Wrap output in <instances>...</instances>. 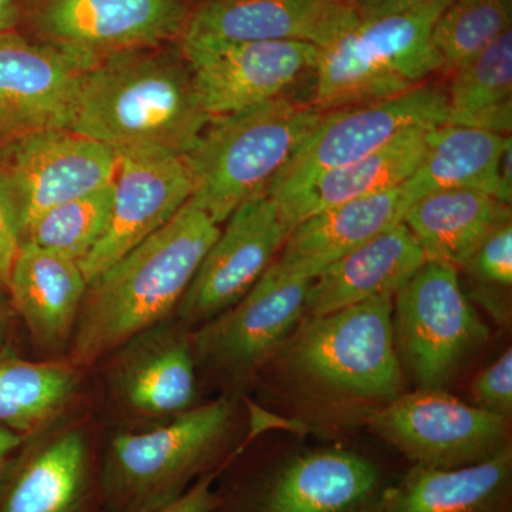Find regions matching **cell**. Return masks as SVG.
I'll list each match as a JSON object with an SVG mask.
<instances>
[{
  "mask_svg": "<svg viewBox=\"0 0 512 512\" xmlns=\"http://www.w3.org/2000/svg\"><path fill=\"white\" fill-rule=\"evenodd\" d=\"M474 406L485 412L510 420L512 414V352L503 355L485 367L470 387Z\"/></svg>",
  "mask_w": 512,
  "mask_h": 512,
  "instance_id": "d6a6232c",
  "label": "cell"
},
{
  "mask_svg": "<svg viewBox=\"0 0 512 512\" xmlns=\"http://www.w3.org/2000/svg\"><path fill=\"white\" fill-rule=\"evenodd\" d=\"M113 210V184L56 205L20 235V244L49 249L82 264L106 234Z\"/></svg>",
  "mask_w": 512,
  "mask_h": 512,
  "instance_id": "f546056e",
  "label": "cell"
},
{
  "mask_svg": "<svg viewBox=\"0 0 512 512\" xmlns=\"http://www.w3.org/2000/svg\"><path fill=\"white\" fill-rule=\"evenodd\" d=\"M190 2L192 3V5H195V3L202 2V0H190Z\"/></svg>",
  "mask_w": 512,
  "mask_h": 512,
  "instance_id": "60d3db41",
  "label": "cell"
},
{
  "mask_svg": "<svg viewBox=\"0 0 512 512\" xmlns=\"http://www.w3.org/2000/svg\"><path fill=\"white\" fill-rule=\"evenodd\" d=\"M498 177H500L501 197L505 204L512 201V138H508L503 154L498 164Z\"/></svg>",
  "mask_w": 512,
  "mask_h": 512,
  "instance_id": "8d00e7d4",
  "label": "cell"
},
{
  "mask_svg": "<svg viewBox=\"0 0 512 512\" xmlns=\"http://www.w3.org/2000/svg\"><path fill=\"white\" fill-rule=\"evenodd\" d=\"M225 222L178 305L185 325L201 326L244 298L274 264L292 231L266 192L242 202Z\"/></svg>",
  "mask_w": 512,
  "mask_h": 512,
  "instance_id": "4fadbf2b",
  "label": "cell"
},
{
  "mask_svg": "<svg viewBox=\"0 0 512 512\" xmlns=\"http://www.w3.org/2000/svg\"><path fill=\"white\" fill-rule=\"evenodd\" d=\"M20 245L18 222L0 174V288L6 286L10 266Z\"/></svg>",
  "mask_w": 512,
  "mask_h": 512,
  "instance_id": "836d02e7",
  "label": "cell"
},
{
  "mask_svg": "<svg viewBox=\"0 0 512 512\" xmlns=\"http://www.w3.org/2000/svg\"><path fill=\"white\" fill-rule=\"evenodd\" d=\"M345 2H348V0H345Z\"/></svg>",
  "mask_w": 512,
  "mask_h": 512,
  "instance_id": "b9f144b4",
  "label": "cell"
},
{
  "mask_svg": "<svg viewBox=\"0 0 512 512\" xmlns=\"http://www.w3.org/2000/svg\"><path fill=\"white\" fill-rule=\"evenodd\" d=\"M512 448L457 468L413 467L384 488L377 512H507Z\"/></svg>",
  "mask_w": 512,
  "mask_h": 512,
  "instance_id": "cb8c5ba5",
  "label": "cell"
},
{
  "mask_svg": "<svg viewBox=\"0 0 512 512\" xmlns=\"http://www.w3.org/2000/svg\"><path fill=\"white\" fill-rule=\"evenodd\" d=\"M510 137L456 124L431 127L424 156L404 181V192L412 204L443 190L483 191L503 201L498 164Z\"/></svg>",
  "mask_w": 512,
  "mask_h": 512,
  "instance_id": "4316f807",
  "label": "cell"
},
{
  "mask_svg": "<svg viewBox=\"0 0 512 512\" xmlns=\"http://www.w3.org/2000/svg\"><path fill=\"white\" fill-rule=\"evenodd\" d=\"M87 490V441L62 431L23 451L0 478V512H83Z\"/></svg>",
  "mask_w": 512,
  "mask_h": 512,
  "instance_id": "603a6c76",
  "label": "cell"
},
{
  "mask_svg": "<svg viewBox=\"0 0 512 512\" xmlns=\"http://www.w3.org/2000/svg\"><path fill=\"white\" fill-rule=\"evenodd\" d=\"M365 421L416 466H470L511 446L510 420L461 402L446 390L399 394L367 413Z\"/></svg>",
  "mask_w": 512,
  "mask_h": 512,
  "instance_id": "30bf717a",
  "label": "cell"
},
{
  "mask_svg": "<svg viewBox=\"0 0 512 512\" xmlns=\"http://www.w3.org/2000/svg\"><path fill=\"white\" fill-rule=\"evenodd\" d=\"M86 67L18 32L0 36V137L72 126Z\"/></svg>",
  "mask_w": 512,
  "mask_h": 512,
  "instance_id": "2e32d148",
  "label": "cell"
},
{
  "mask_svg": "<svg viewBox=\"0 0 512 512\" xmlns=\"http://www.w3.org/2000/svg\"><path fill=\"white\" fill-rule=\"evenodd\" d=\"M474 281L495 288L512 285V224L494 229L463 266Z\"/></svg>",
  "mask_w": 512,
  "mask_h": 512,
  "instance_id": "1f68e13d",
  "label": "cell"
},
{
  "mask_svg": "<svg viewBox=\"0 0 512 512\" xmlns=\"http://www.w3.org/2000/svg\"><path fill=\"white\" fill-rule=\"evenodd\" d=\"M427 259L410 229L396 227L343 255L312 279L305 318H319L379 298L396 295Z\"/></svg>",
  "mask_w": 512,
  "mask_h": 512,
  "instance_id": "ffe728a7",
  "label": "cell"
},
{
  "mask_svg": "<svg viewBox=\"0 0 512 512\" xmlns=\"http://www.w3.org/2000/svg\"><path fill=\"white\" fill-rule=\"evenodd\" d=\"M451 0L379 18H356L319 47L311 104L322 111L390 99L443 72L431 42Z\"/></svg>",
  "mask_w": 512,
  "mask_h": 512,
  "instance_id": "277c9868",
  "label": "cell"
},
{
  "mask_svg": "<svg viewBox=\"0 0 512 512\" xmlns=\"http://www.w3.org/2000/svg\"><path fill=\"white\" fill-rule=\"evenodd\" d=\"M386 487L369 458L319 448L276 467L256 493L251 512H377Z\"/></svg>",
  "mask_w": 512,
  "mask_h": 512,
  "instance_id": "e0dca14e",
  "label": "cell"
},
{
  "mask_svg": "<svg viewBox=\"0 0 512 512\" xmlns=\"http://www.w3.org/2000/svg\"><path fill=\"white\" fill-rule=\"evenodd\" d=\"M197 366L191 336L163 322L121 346L111 383L133 412L173 419L195 407Z\"/></svg>",
  "mask_w": 512,
  "mask_h": 512,
  "instance_id": "d6986e66",
  "label": "cell"
},
{
  "mask_svg": "<svg viewBox=\"0 0 512 512\" xmlns=\"http://www.w3.org/2000/svg\"><path fill=\"white\" fill-rule=\"evenodd\" d=\"M356 18L345 0H202L180 40L276 42L322 47Z\"/></svg>",
  "mask_w": 512,
  "mask_h": 512,
  "instance_id": "ac0fdd59",
  "label": "cell"
},
{
  "mask_svg": "<svg viewBox=\"0 0 512 512\" xmlns=\"http://www.w3.org/2000/svg\"><path fill=\"white\" fill-rule=\"evenodd\" d=\"M458 272L427 261L394 295V346L417 389L444 390L487 343V325Z\"/></svg>",
  "mask_w": 512,
  "mask_h": 512,
  "instance_id": "52a82bcc",
  "label": "cell"
},
{
  "mask_svg": "<svg viewBox=\"0 0 512 512\" xmlns=\"http://www.w3.org/2000/svg\"><path fill=\"white\" fill-rule=\"evenodd\" d=\"M403 222L427 261L461 271L494 229L511 222V205L483 191H436L414 201Z\"/></svg>",
  "mask_w": 512,
  "mask_h": 512,
  "instance_id": "d4e9b609",
  "label": "cell"
},
{
  "mask_svg": "<svg viewBox=\"0 0 512 512\" xmlns=\"http://www.w3.org/2000/svg\"><path fill=\"white\" fill-rule=\"evenodd\" d=\"M431 127H414L386 147L318 175L301 191L278 202L292 229L328 208L399 187L419 167Z\"/></svg>",
  "mask_w": 512,
  "mask_h": 512,
  "instance_id": "484cf974",
  "label": "cell"
},
{
  "mask_svg": "<svg viewBox=\"0 0 512 512\" xmlns=\"http://www.w3.org/2000/svg\"><path fill=\"white\" fill-rule=\"evenodd\" d=\"M311 282L285 274L274 262L244 298L191 336L197 365L229 380L254 375L305 318Z\"/></svg>",
  "mask_w": 512,
  "mask_h": 512,
  "instance_id": "7c38bea8",
  "label": "cell"
},
{
  "mask_svg": "<svg viewBox=\"0 0 512 512\" xmlns=\"http://www.w3.org/2000/svg\"><path fill=\"white\" fill-rule=\"evenodd\" d=\"M22 22L20 0H0V36L16 32Z\"/></svg>",
  "mask_w": 512,
  "mask_h": 512,
  "instance_id": "74e56055",
  "label": "cell"
},
{
  "mask_svg": "<svg viewBox=\"0 0 512 512\" xmlns=\"http://www.w3.org/2000/svg\"><path fill=\"white\" fill-rule=\"evenodd\" d=\"M320 116L311 103L282 96L211 117L184 156L194 180L190 202L221 225L266 191Z\"/></svg>",
  "mask_w": 512,
  "mask_h": 512,
  "instance_id": "3957f363",
  "label": "cell"
},
{
  "mask_svg": "<svg viewBox=\"0 0 512 512\" xmlns=\"http://www.w3.org/2000/svg\"><path fill=\"white\" fill-rule=\"evenodd\" d=\"M202 106L211 117L285 96L313 74L319 47L299 40L208 42L178 40Z\"/></svg>",
  "mask_w": 512,
  "mask_h": 512,
  "instance_id": "5bb4252c",
  "label": "cell"
},
{
  "mask_svg": "<svg viewBox=\"0 0 512 512\" xmlns=\"http://www.w3.org/2000/svg\"><path fill=\"white\" fill-rule=\"evenodd\" d=\"M232 416L231 402L220 399L154 429L116 434L104 463L107 493L123 512L160 507L180 497L217 456Z\"/></svg>",
  "mask_w": 512,
  "mask_h": 512,
  "instance_id": "8992f818",
  "label": "cell"
},
{
  "mask_svg": "<svg viewBox=\"0 0 512 512\" xmlns=\"http://www.w3.org/2000/svg\"><path fill=\"white\" fill-rule=\"evenodd\" d=\"M190 0H20L33 39L86 69L131 50L177 43Z\"/></svg>",
  "mask_w": 512,
  "mask_h": 512,
  "instance_id": "ba28073f",
  "label": "cell"
},
{
  "mask_svg": "<svg viewBox=\"0 0 512 512\" xmlns=\"http://www.w3.org/2000/svg\"><path fill=\"white\" fill-rule=\"evenodd\" d=\"M6 286L13 308L39 345L56 349L73 336L89 288L79 262L20 244Z\"/></svg>",
  "mask_w": 512,
  "mask_h": 512,
  "instance_id": "7402d4cb",
  "label": "cell"
},
{
  "mask_svg": "<svg viewBox=\"0 0 512 512\" xmlns=\"http://www.w3.org/2000/svg\"><path fill=\"white\" fill-rule=\"evenodd\" d=\"M212 480L214 474H205L170 503L136 512H212L220 503L217 494L212 491Z\"/></svg>",
  "mask_w": 512,
  "mask_h": 512,
  "instance_id": "e575fe53",
  "label": "cell"
},
{
  "mask_svg": "<svg viewBox=\"0 0 512 512\" xmlns=\"http://www.w3.org/2000/svg\"><path fill=\"white\" fill-rule=\"evenodd\" d=\"M220 231L188 201L156 234L97 276L74 328L73 365H90L165 322Z\"/></svg>",
  "mask_w": 512,
  "mask_h": 512,
  "instance_id": "7a4b0ae2",
  "label": "cell"
},
{
  "mask_svg": "<svg viewBox=\"0 0 512 512\" xmlns=\"http://www.w3.org/2000/svg\"><path fill=\"white\" fill-rule=\"evenodd\" d=\"M211 120L180 47L131 50L83 74L70 130L121 154L185 156Z\"/></svg>",
  "mask_w": 512,
  "mask_h": 512,
  "instance_id": "6da1fadb",
  "label": "cell"
},
{
  "mask_svg": "<svg viewBox=\"0 0 512 512\" xmlns=\"http://www.w3.org/2000/svg\"><path fill=\"white\" fill-rule=\"evenodd\" d=\"M10 329H12V312L6 303L0 301V352L6 349Z\"/></svg>",
  "mask_w": 512,
  "mask_h": 512,
  "instance_id": "ab89813d",
  "label": "cell"
},
{
  "mask_svg": "<svg viewBox=\"0 0 512 512\" xmlns=\"http://www.w3.org/2000/svg\"><path fill=\"white\" fill-rule=\"evenodd\" d=\"M77 373L63 363L20 359L0 352V427L20 436L57 416L76 392Z\"/></svg>",
  "mask_w": 512,
  "mask_h": 512,
  "instance_id": "f1b7e54d",
  "label": "cell"
},
{
  "mask_svg": "<svg viewBox=\"0 0 512 512\" xmlns=\"http://www.w3.org/2000/svg\"><path fill=\"white\" fill-rule=\"evenodd\" d=\"M194 180L184 156H119L113 210L106 234L80 264L87 284L164 227L191 200Z\"/></svg>",
  "mask_w": 512,
  "mask_h": 512,
  "instance_id": "9a60e30c",
  "label": "cell"
},
{
  "mask_svg": "<svg viewBox=\"0 0 512 512\" xmlns=\"http://www.w3.org/2000/svg\"><path fill=\"white\" fill-rule=\"evenodd\" d=\"M512 0H451L431 32L444 74L456 72L511 30Z\"/></svg>",
  "mask_w": 512,
  "mask_h": 512,
  "instance_id": "4dcf8cb0",
  "label": "cell"
},
{
  "mask_svg": "<svg viewBox=\"0 0 512 512\" xmlns=\"http://www.w3.org/2000/svg\"><path fill=\"white\" fill-rule=\"evenodd\" d=\"M23 439L25 437L20 436L15 431L0 427V473L8 463L9 457L22 446Z\"/></svg>",
  "mask_w": 512,
  "mask_h": 512,
  "instance_id": "f35d334b",
  "label": "cell"
},
{
  "mask_svg": "<svg viewBox=\"0 0 512 512\" xmlns=\"http://www.w3.org/2000/svg\"><path fill=\"white\" fill-rule=\"evenodd\" d=\"M441 0H348L357 18H379V16L394 15L407 12Z\"/></svg>",
  "mask_w": 512,
  "mask_h": 512,
  "instance_id": "d590c367",
  "label": "cell"
},
{
  "mask_svg": "<svg viewBox=\"0 0 512 512\" xmlns=\"http://www.w3.org/2000/svg\"><path fill=\"white\" fill-rule=\"evenodd\" d=\"M117 170L116 151L69 128L30 131L0 146V174L19 235L50 208L113 184Z\"/></svg>",
  "mask_w": 512,
  "mask_h": 512,
  "instance_id": "8fae6325",
  "label": "cell"
},
{
  "mask_svg": "<svg viewBox=\"0 0 512 512\" xmlns=\"http://www.w3.org/2000/svg\"><path fill=\"white\" fill-rule=\"evenodd\" d=\"M393 301L383 295L303 318L282 348L289 375L322 396L372 410L396 399L404 370L394 346Z\"/></svg>",
  "mask_w": 512,
  "mask_h": 512,
  "instance_id": "5b68a950",
  "label": "cell"
},
{
  "mask_svg": "<svg viewBox=\"0 0 512 512\" xmlns=\"http://www.w3.org/2000/svg\"><path fill=\"white\" fill-rule=\"evenodd\" d=\"M448 76L446 123L510 136L512 30Z\"/></svg>",
  "mask_w": 512,
  "mask_h": 512,
  "instance_id": "83f0119b",
  "label": "cell"
},
{
  "mask_svg": "<svg viewBox=\"0 0 512 512\" xmlns=\"http://www.w3.org/2000/svg\"><path fill=\"white\" fill-rule=\"evenodd\" d=\"M410 204L402 184L320 211L292 229L275 264L285 274L313 279L343 255L403 222Z\"/></svg>",
  "mask_w": 512,
  "mask_h": 512,
  "instance_id": "44dd1931",
  "label": "cell"
},
{
  "mask_svg": "<svg viewBox=\"0 0 512 512\" xmlns=\"http://www.w3.org/2000/svg\"><path fill=\"white\" fill-rule=\"evenodd\" d=\"M446 121V90L430 83L390 99L325 111L265 192L284 202L325 171L369 156L414 127Z\"/></svg>",
  "mask_w": 512,
  "mask_h": 512,
  "instance_id": "9c48e42d",
  "label": "cell"
}]
</instances>
